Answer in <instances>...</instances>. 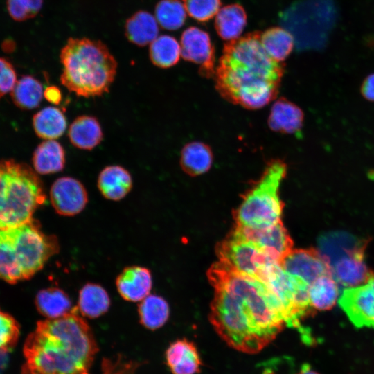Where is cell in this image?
Returning <instances> with one entry per match:
<instances>
[{"instance_id":"6da1fadb","label":"cell","mask_w":374,"mask_h":374,"mask_svg":"<svg viewBox=\"0 0 374 374\" xmlns=\"http://www.w3.org/2000/svg\"><path fill=\"white\" fill-rule=\"evenodd\" d=\"M207 274L214 288L209 319L231 348L249 354L258 353L286 326L281 303L265 282L220 260Z\"/></svg>"},{"instance_id":"7a4b0ae2","label":"cell","mask_w":374,"mask_h":374,"mask_svg":"<svg viewBox=\"0 0 374 374\" xmlns=\"http://www.w3.org/2000/svg\"><path fill=\"white\" fill-rule=\"evenodd\" d=\"M283 72V64L269 55L255 31L224 45L213 77L224 98L256 109L275 99Z\"/></svg>"},{"instance_id":"3957f363","label":"cell","mask_w":374,"mask_h":374,"mask_svg":"<svg viewBox=\"0 0 374 374\" xmlns=\"http://www.w3.org/2000/svg\"><path fill=\"white\" fill-rule=\"evenodd\" d=\"M77 310L37 323L25 341L22 374H89L98 348Z\"/></svg>"},{"instance_id":"277c9868","label":"cell","mask_w":374,"mask_h":374,"mask_svg":"<svg viewBox=\"0 0 374 374\" xmlns=\"http://www.w3.org/2000/svg\"><path fill=\"white\" fill-rule=\"evenodd\" d=\"M60 82L79 97L100 96L114 82L117 62L107 46L89 38L68 39L60 54Z\"/></svg>"},{"instance_id":"5b68a950","label":"cell","mask_w":374,"mask_h":374,"mask_svg":"<svg viewBox=\"0 0 374 374\" xmlns=\"http://www.w3.org/2000/svg\"><path fill=\"white\" fill-rule=\"evenodd\" d=\"M59 250L57 238L44 233L36 220L0 229V279L9 283L29 279Z\"/></svg>"},{"instance_id":"8992f818","label":"cell","mask_w":374,"mask_h":374,"mask_svg":"<svg viewBox=\"0 0 374 374\" xmlns=\"http://www.w3.org/2000/svg\"><path fill=\"white\" fill-rule=\"evenodd\" d=\"M45 201L42 181L33 168L14 160L0 161V229L30 221Z\"/></svg>"},{"instance_id":"52a82bcc","label":"cell","mask_w":374,"mask_h":374,"mask_svg":"<svg viewBox=\"0 0 374 374\" xmlns=\"http://www.w3.org/2000/svg\"><path fill=\"white\" fill-rule=\"evenodd\" d=\"M287 172V166L280 159L267 163L259 179L242 195V202L233 213L235 225L262 229L281 221L284 204L279 190Z\"/></svg>"},{"instance_id":"ba28073f","label":"cell","mask_w":374,"mask_h":374,"mask_svg":"<svg viewBox=\"0 0 374 374\" xmlns=\"http://www.w3.org/2000/svg\"><path fill=\"white\" fill-rule=\"evenodd\" d=\"M215 252L218 260L239 273L261 280L274 265L280 264L235 226L217 244Z\"/></svg>"},{"instance_id":"9c48e42d","label":"cell","mask_w":374,"mask_h":374,"mask_svg":"<svg viewBox=\"0 0 374 374\" xmlns=\"http://www.w3.org/2000/svg\"><path fill=\"white\" fill-rule=\"evenodd\" d=\"M262 281L271 288L280 302L286 326L302 332L301 321L314 310L309 299L310 285L285 271L280 264L274 265Z\"/></svg>"},{"instance_id":"30bf717a","label":"cell","mask_w":374,"mask_h":374,"mask_svg":"<svg viewBox=\"0 0 374 374\" xmlns=\"http://www.w3.org/2000/svg\"><path fill=\"white\" fill-rule=\"evenodd\" d=\"M339 304L358 328H374V274L364 285L345 289Z\"/></svg>"},{"instance_id":"8fae6325","label":"cell","mask_w":374,"mask_h":374,"mask_svg":"<svg viewBox=\"0 0 374 374\" xmlns=\"http://www.w3.org/2000/svg\"><path fill=\"white\" fill-rule=\"evenodd\" d=\"M181 56L199 65L200 74L211 78L215 73V48L208 33L195 26L188 27L181 34Z\"/></svg>"},{"instance_id":"7c38bea8","label":"cell","mask_w":374,"mask_h":374,"mask_svg":"<svg viewBox=\"0 0 374 374\" xmlns=\"http://www.w3.org/2000/svg\"><path fill=\"white\" fill-rule=\"evenodd\" d=\"M50 200L57 214L73 216L85 208L88 203V194L84 185L78 179L62 177L52 184Z\"/></svg>"},{"instance_id":"4fadbf2b","label":"cell","mask_w":374,"mask_h":374,"mask_svg":"<svg viewBox=\"0 0 374 374\" xmlns=\"http://www.w3.org/2000/svg\"><path fill=\"white\" fill-rule=\"evenodd\" d=\"M289 274L297 276L309 285L319 277L332 274L327 260L314 249H292L280 263Z\"/></svg>"},{"instance_id":"5bb4252c","label":"cell","mask_w":374,"mask_h":374,"mask_svg":"<svg viewBox=\"0 0 374 374\" xmlns=\"http://www.w3.org/2000/svg\"><path fill=\"white\" fill-rule=\"evenodd\" d=\"M242 233L278 262L293 249V242L282 221L268 227L250 229L235 225Z\"/></svg>"},{"instance_id":"9a60e30c","label":"cell","mask_w":374,"mask_h":374,"mask_svg":"<svg viewBox=\"0 0 374 374\" xmlns=\"http://www.w3.org/2000/svg\"><path fill=\"white\" fill-rule=\"evenodd\" d=\"M121 296L128 301L138 302L150 294L152 285L150 271L140 266L125 268L116 280Z\"/></svg>"},{"instance_id":"2e32d148","label":"cell","mask_w":374,"mask_h":374,"mask_svg":"<svg viewBox=\"0 0 374 374\" xmlns=\"http://www.w3.org/2000/svg\"><path fill=\"white\" fill-rule=\"evenodd\" d=\"M166 362L172 374H197L202 365L196 346L186 339L170 344L166 351Z\"/></svg>"},{"instance_id":"e0dca14e","label":"cell","mask_w":374,"mask_h":374,"mask_svg":"<svg viewBox=\"0 0 374 374\" xmlns=\"http://www.w3.org/2000/svg\"><path fill=\"white\" fill-rule=\"evenodd\" d=\"M330 267L334 278L347 287L363 285L373 275L364 261V251L343 256Z\"/></svg>"},{"instance_id":"ac0fdd59","label":"cell","mask_w":374,"mask_h":374,"mask_svg":"<svg viewBox=\"0 0 374 374\" xmlns=\"http://www.w3.org/2000/svg\"><path fill=\"white\" fill-rule=\"evenodd\" d=\"M303 121L302 109L287 99L281 98L276 100L271 108L268 125L273 131L291 134L301 130Z\"/></svg>"},{"instance_id":"d6986e66","label":"cell","mask_w":374,"mask_h":374,"mask_svg":"<svg viewBox=\"0 0 374 374\" xmlns=\"http://www.w3.org/2000/svg\"><path fill=\"white\" fill-rule=\"evenodd\" d=\"M97 186L105 198L119 201L131 190L132 178L129 171L123 167L108 166L100 172Z\"/></svg>"},{"instance_id":"ffe728a7","label":"cell","mask_w":374,"mask_h":374,"mask_svg":"<svg viewBox=\"0 0 374 374\" xmlns=\"http://www.w3.org/2000/svg\"><path fill=\"white\" fill-rule=\"evenodd\" d=\"M319 252L330 266L343 256L364 251L366 245L363 241L345 233L326 234L319 238Z\"/></svg>"},{"instance_id":"44dd1931","label":"cell","mask_w":374,"mask_h":374,"mask_svg":"<svg viewBox=\"0 0 374 374\" xmlns=\"http://www.w3.org/2000/svg\"><path fill=\"white\" fill-rule=\"evenodd\" d=\"M68 136L71 144L81 150H91L103 140V133L98 119L93 116H78L70 125Z\"/></svg>"},{"instance_id":"7402d4cb","label":"cell","mask_w":374,"mask_h":374,"mask_svg":"<svg viewBox=\"0 0 374 374\" xmlns=\"http://www.w3.org/2000/svg\"><path fill=\"white\" fill-rule=\"evenodd\" d=\"M159 25L154 15L139 10L129 17L125 24V35L132 44L144 46L150 44L159 35Z\"/></svg>"},{"instance_id":"603a6c76","label":"cell","mask_w":374,"mask_h":374,"mask_svg":"<svg viewBox=\"0 0 374 374\" xmlns=\"http://www.w3.org/2000/svg\"><path fill=\"white\" fill-rule=\"evenodd\" d=\"M246 24V12L238 3L227 5L220 8L215 15L216 31L222 39L227 42L239 38Z\"/></svg>"},{"instance_id":"cb8c5ba5","label":"cell","mask_w":374,"mask_h":374,"mask_svg":"<svg viewBox=\"0 0 374 374\" xmlns=\"http://www.w3.org/2000/svg\"><path fill=\"white\" fill-rule=\"evenodd\" d=\"M65 151L55 140H46L35 149L33 164L37 173L48 175L62 171L65 166Z\"/></svg>"},{"instance_id":"d4e9b609","label":"cell","mask_w":374,"mask_h":374,"mask_svg":"<svg viewBox=\"0 0 374 374\" xmlns=\"http://www.w3.org/2000/svg\"><path fill=\"white\" fill-rule=\"evenodd\" d=\"M213 152L211 148L199 141L187 143L181 151L180 166L190 176H198L206 172L213 163Z\"/></svg>"},{"instance_id":"484cf974","label":"cell","mask_w":374,"mask_h":374,"mask_svg":"<svg viewBox=\"0 0 374 374\" xmlns=\"http://www.w3.org/2000/svg\"><path fill=\"white\" fill-rule=\"evenodd\" d=\"M37 311L47 319H55L71 312L72 307L69 295L58 287H48L39 291L35 297Z\"/></svg>"},{"instance_id":"4316f807","label":"cell","mask_w":374,"mask_h":374,"mask_svg":"<svg viewBox=\"0 0 374 374\" xmlns=\"http://www.w3.org/2000/svg\"><path fill=\"white\" fill-rule=\"evenodd\" d=\"M110 303L108 293L100 285L89 283L80 290L78 309L84 317H99L108 311Z\"/></svg>"},{"instance_id":"83f0119b","label":"cell","mask_w":374,"mask_h":374,"mask_svg":"<svg viewBox=\"0 0 374 374\" xmlns=\"http://www.w3.org/2000/svg\"><path fill=\"white\" fill-rule=\"evenodd\" d=\"M36 134L44 139L53 140L60 137L66 130V119L55 107H46L37 112L33 118Z\"/></svg>"},{"instance_id":"f1b7e54d","label":"cell","mask_w":374,"mask_h":374,"mask_svg":"<svg viewBox=\"0 0 374 374\" xmlns=\"http://www.w3.org/2000/svg\"><path fill=\"white\" fill-rule=\"evenodd\" d=\"M260 42L265 51L278 62L289 56L295 44L291 33L281 27H272L260 33Z\"/></svg>"},{"instance_id":"f546056e","label":"cell","mask_w":374,"mask_h":374,"mask_svg":"<svg viewBox=\"0 0 374 374\" xmlns=\"http://www.w3.org/2000/svg\"><path fill=\"white\" fill-rule=\"evenodd\" d=\"M141 323L149 330L162 327L168 321L170 308L167 301L160 296L149 294L139 305Z\"/></svg>"},{"instance_id":"4dcf8cb0","label":"cell","mask_w":374,"mask_h":374,"mask_svg":"<svg viewBox=\"0 0 374 374\" xmlns=\"http://www.w3.org/2000/svg\"><path fill=\"white\" fill-rule=\"evenodd\" d=\"M309 299L314 310H328L335 304L339 294L337 280L332 275H323L309 287Z\"/></svg>"},{"instance_id":"1f68e13d","label":"cell","mask_w":374,"mask_h":374,"mask_svg":"<svg viewBox=\"0 0 374 374\" xmlns=\"http://www.w3.org/2000/svg\"><path fill=\"white\" fill-rule=\"evenodd\" d=\"M149 56L157 67L167 69L175 65L181 56V47L172 36H158L150 44Z\"/></svg>"},{"instance_id":"d6a6232c","label":"cell","mask_w":374,"mask_h":374,"mask_svg":"<svg viewBox=\"0 0 374 374\" xmlns=\"http://www.w3.org/2000/svg\"><path fill=\"white\" fill-rule=\"evenodd\" d=\"M44 96L41 82L33 76H23L11 91L12 99L18 107L32 109L37 107Z\"/></svg>"},{"instance_id":"836d02e7","label":"cell","mask_w":374,"mask_h":374,"mask_svg":"<svg viewBox=\"0 0 374 374\" xmlns=\"http://www.w3.org/2000/svg\"><path fill=\"white\" fill-rule=\"evenodd\" d=\"M154 17L159 26L175 30L184 26L186 11L180 0H161L155 6Z\"/></svg>"},{"instance_id":"e575fe53","label":"cell","mask_w":374,"mask_h":374,"mask_svg":"<svg viewBox=\"0 0 374 374\" xmlns=\"http://www.w3.org/2000/svg\"><path fill=\"white\" fill-rule=\"evenodd\" d=\"M188 15L205 22L215 17L220 9L221 0H182Z\"/></svg>"},{"instance_id":"d590c367","label":"cell","mask_w":374,"mask_h":374,"mask_svg":"<svg viewBox=\"0 0 374 374\" xmlns=\"http://www.w3.org/2000/svg\"><path fill=\"white\" fill-rule=\"evenodd\" d=\"M19 335V326L9 314L0 309V353H5L13 348Z\"/></svg>"},{"instance_id":"8d00e7d4","label":"cell","mask_w":374,"mask_h":374,"mask_svg":"<svg viewBox=\"0 0 374 374\" xmlns=\"http://www.w3.org/2000/svg\"><path fill=\"white\" fill-rule=\"evenodd\" d=\"M43 0H8L10 15L17 21H24L35 17L42 8Z\"/></svg>"},{"instance_id":"74e56055","label":"cell","mask_w":374,"mask_h":374,"mask_svg":"<svg viewBox=\"0 0 374 374\" xmlns=\"http://www.w3.org/2000/svg\"><path fill=\"white\" fill-rule=\"evenodd\" d=\"M17 82V75L12 65L0 57V99L11 92Z\"/></svg>"},{"instance_id":"f35d334b","label":"cell","mask_w":374,"mask_h":374,"mask_svg":"<svg viewBox=\"0 0 374 374\" xmlns=\"http://www.w3.org/2000/svg\"><path fill=\"white\" fill-rule=\"evenodd\" d=\"M360 92L365 99L374 102V73L367 75L363 80Z\"/></svg>"},{"instance_id":"ab89813d","label":"cell","mask_w":374,"mask_h":374,"mask_svg":"<svg viewBox=\"0 0 374 374\" xmlns=\"http://www.w3.org/2000/svg\"><path fill=\"white\" fill-rule=\"evenodd\" d=\"M44 97L51 104L57 105L62 100V93L55 86H49L44 91Z\"/></svg>"},{"instance_id":"60d3db41","label":"cell","mask_w":374,"mask_h":374,"mask_svg":"<svg viewBox=\"0 0 374 374\" xmlns=\"http://www.w3.org/2000/svg\"><path fill=\"white\" fill-rule=\"evenodd\" d=\"M294 374H319L308 364L301 365L299 371Z\"/></svg>"}]
</instances>
